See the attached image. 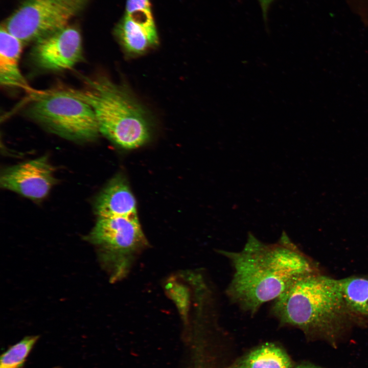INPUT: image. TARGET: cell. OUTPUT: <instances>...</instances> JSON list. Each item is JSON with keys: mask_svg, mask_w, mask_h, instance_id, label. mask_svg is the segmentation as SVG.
I'll use <instances>...</instances> for the list:
<instances>
[{"mask_svg": "<svg viewBox=\"0 0 368 368\" xmlns=\"http://www.w3.org/2000/svg\"><path fill=\"white\" fill-rule=\"evenodd\" d=\"M233 269L225 290L229 300L241 311L255 315L292 283L317 271L313 262L283 231L278 241L265 243L251 233L240 250H219Z\"/></svg>", "mask_w": 368, "mask_h": 368, "instance_id": "6da1fadb", "label": "cell"}, {"mask_svg": "<svg viewBox=\"0 0 368 368\" xmlns=\"http://www.w3.org/2000/svg\"><path fill=\"white\" fill-rule=\"evenodd\" d=\"M270 314L282 325L336 346L351 324L340 280L317 271L301 277L272 302Z\"/></svg>", "mask_w": 368, "mask_h": 368, "instance_id": "7a4b0ae2", "label": "cell"}, {"mask_svg": "<svg viewBox=\"0 0 368 368\" xmlns=\"http://www.w3.org/2000/svg\"><path fill=\"white\" fill-rule=\"evenodd\" d=\"M84 82V88L69 90L93 108L100 133L125 149L147 142L151 134L150 116L126 86L104 76L85 78Z\"/></svg>", "mask_w": 368, "mask_h": 368, "instance_id": "3957f363", "label": "cell"}, {"mask_svg": "<svg viewBox=\"0 0 368 368\" xmlns=\"http://www.w3.org/2000/svg\"><path fill=\"white\" fill-rule=\"evenodd\" d=\"M111 282L125 278L148 242L136 216L98 217L87 236Z\"/></svg>", "mask_w": 368, "mask_h": 368, "instance_id": "277c9868", "label": "cell"}, {"mask_svg": "<svg viewBox=\"0 0 368 368\" xmlns=\"http://www.w3.org/2000/svg\"><path fill=\"white\" fill-rule=\"evenodd\" d=\"M27 113L52 132L70 140L90 141L100 133L93 108L69 89L37 95Z\"/></svg>", "mask_w": 368, "mask_h": 368, "instance_id": "5b68a950", "label": "cell"}, {"mask_svg": "<svg viewBox=\"0 0 368 368\" xmlns=\"http://www.w3.org/2000/svg\"><path fill=\"white\" fill-rule=\"evenodd\" d=\"M90 0H23L4 26L23 44L68 25Z\"/></svg>", "mask_w": 368, "mask_h": 368, "instance_id": "8992f818", "label": "cell"}, {"mask_svg": "<svg viewBox=\"0 0 368 368\" xmlns=\"http://www.w3.org/2000/svg\"><path fill=\"white\" fill-rule=\"evenodd\" d=\"M31 58L39 68L48 71L70 69L82 58L80 32L70 25L49 34L35 42Z\"/></svg>", "mask_w": 368, "mask_h": 368, "instance_id": "52a82bcc", "label": "cell"}, {"mask_svg": "<svg viewBox=\"0 0 368 368\" xmlns=\"http://www.w3.org/2000/svg\"><path fill=\"white\" fill-rule=\"evenodd\" d=\"M54 171L48 156H40L5 169L1 175V186L31 199L40 200L56 183Z\"/></svg>", "mask_w": 368, "mask_h": 368, "instance_id": "ba28073f", "label": "cell"}, {"mask_svg": "<svg viewBox=\"0 0 368 368\" xmlns=\"http://www.w3.org/2000/svg\"><path fill=\"white\" fill-rule=\"evenodd\" d=\"M114 34L127 57L142 55L159 44L153 15L125 13L116 25Z\"/></svg>", "mask_w": 368, "mask_h": 368, "instance_id": "9c48e42d", "label": "cell"}, {"mask_svg": "<svg viewBox=\"0 0 368 368\" xmlns=\"http://www.w3.org/2000/svg\"><path fill=\"white\" fill-rule=\"evenodd\" d=\"M95 209L98 217L136 216L135 199L121 176L111 179L97 197Z\"/></svg>", "mask_w": 368, "mask_h": 368, "instance_id": "30bf717a", "label": "cell"}, {"mask_svg": "<svg viewBox=\"0 0 368 368\" xmlns=\"http://www.w3.org/2000/svg\"><path fill=\"white\" fill-rule=\"evenodd\" d=\"M23 43L2 26L0 31V83L30 89L19 68Z\"/></svg>", "mask_w": 368, "mask_h": 368, "instance_id": "8fae6325", "label": "cell"}, {"mask_svg": "<svg viewBox=\"0 0 368 368\" xmlns=\"http://www.w3.org/2000/svg\"><path fill=\"white\" fill-rule=\"evenodd\" d=\"M287 354L273 343H265L248 353L227 368H291Z\"/></svg>", "mask_w": 368, "mask_h": 368, "instance_id": "7c38bea8", "label": "cell"}, {"mask_svg": "<svg viewBox=\"0 0 368 368\" xmlns=\"http://www.w3.org/2000/svg\"><path fill=\"white\" fill-rule=\"evenodd\" d=\"M344 300L354 313L368 317V279L352 277L340 280Z\"/></svg>", "mask_w": 368, "mask_h": 368, "instance_id": "4fadbf2b", "label": "cell"}, {"mask_svg": "<svg viewBox=\"0 0 368 368\" xmlns=\"http://www.w3.org/2000/svg\"><path fill=\"white\" fill-rule=\"evenodd\" d=\"M38 338L27 336L12 346L2 355L0 368H20Z\"/></svg>", "mask_w": 368, "mask_h": 368, "instance_id": "5bb4252c", "label": "cell"}, {"mask_svg": "<svg viewBox=\"0 0 368 368\" xmlns=\"http://www.w3.org/2000/svg\"><path fill=\"white\" fill-rule=\"evenodd\" d=\"M125 8V13L127 14H152L150 0H126Z\"/></svg>", "mask_w": 368, "mask_h": 368, "instance_id": "9a60e30c", "label": "cell"}, {"mask_svg": "<svg viewBox=\"0 0 368 368\" xmlns=\"http://www.w3.org/2000/svg\"><path fill=\"white\" fill-rule=\"evenodd\" d=\"M262 10V16L265 21L267 20V14L269 8L274 0H257Z\"/></svg>", "mask_w": 368, "mask_h": 368, "instance_id": "2e32d148", "label": "cell"}, {"mask_svg": "<svg viewBox=\"0 0 368 368\" xmlns=\"http://www.w3.org/2000/svg\"><path fill=\"white\" fill-rule=\"evenodd\" d=\"M295 368H322L321 367L309 363H302L297 365Z\"/></svg>", "mask_w": 368, "mask_h": 368, "instance_id": "e0dca14e", "label": "cell"}]
</instances>
